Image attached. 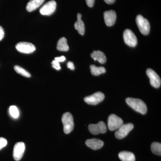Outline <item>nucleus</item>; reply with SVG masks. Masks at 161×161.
<instances>
[{"instance_id": "1", "label": "nucleus", "mask_w": 161, "mask_h": 161, "mask_svg": "<svg viewBox=\"0 0 161 161\" xmlns=\"http://www.w3.org/2000/svg\"><path fill=\"white\" fill-rule=\"evenodd\" d=\"M126 102L128 105L136 112L143 115L147 113V106L142 100L138 98H128L126 99Z\"/></svg>"}, {"instance_id": "2", "label": "nucleus", "mask_w": 161, "mask_h": 161, "mask_svg": "<svg viewBox=\"0 0 161 161\" xmlns=\"http://www.w3.org/2000/svg\"><path fill=\"white\" fill-rule=\"evenodd\" d=\"M61 120L64 126V133L66 134L70 133L74 128L73 115L69 112H66L62 115Z\"/></svg>"}, {"instance_id": "3", "label": "nucleus", "mask_w": 161, "mask_h": 161, "mask_svg": "<svg viewBox=\"0 0 161 161\" xmlns=\"http://www.w3.org/2000/svg\"><path fill=\"white\" fill-rule=\"evenodd\" d=\"M136 24L139 29L143 35H147L150 33V24L148 20L142 15H138L136 18Z\"/></svg>"}, {"instance_id": "4", "label": "nucleus", "mask_w": 161, "mask_h": 161, "mask_svg": "<svg viewBox=\"0 0 161 161\" xmlns=\"http://www.w3.org/2000/svg\"><path fill=\"white\" fill-rule=\"evenodd\" d=\"M123 123L122 119L115 114H111L108 119V127L110 131L117 130Z\"/></svg>"}, {"instance_id": "5", "label": "nucleus", "mask_w": 161, "mask_h": 161, "mask_svg": "<svg viewBox=\"0 0 161 161\" xmlns=\"http://www.w3.org/2000/svg\"><path fill=\"white\" fill-rule=\"evenodd\" d=\"M123 38L125 43L129 46L134 47L137 44V38L131 30L127 29L124 31Z\"/></svg>"}, {"instance_id": "6", "label": "nucleus", "mask_w": 161, "mask_h": 161, "mask_svg": "<svg viewBox=\"0 0 161 161\" xmlns=\"http://www.w3.org/2000/svg\"><path fill=\"white\" fill-rule=\"evenodd\" d=\"M134 125L132 123L125 124L122 125L115 132V136L118 139H122L125 138L129 134V132L132 130Z\"/></svg>"}, {"instance_id": "7", "label": "nucleus", "mask_w": 161, "mask_h": 161, "mask_svg": "<svg viewBox=\"0 0 161 161\" xmlns=\"http://www.w3.org/2000/svg\"><path fill=\"white\" fill-rule=\"evenodd\" d=\"M16 48L20 53L26 54L33 53L36 49L35 45L32 43L25 42L17 43L16 45Z\"/></svg>"}, {"instance_id": "8", "label": "nucleus", "mask_w": 161, "mask_h": 161, "mask_svg": "<svg viewBox=\"0 0 161 161\" xmlns=\"http://www.w3.org/2000/svg\"><path fill=\"white\" fill-rule=\"evenodd\" d=\"M105 95L101 92H96L90 96H87L84 98V101L90 105L98 104L104 99Z\"/></svg>"}, {"instance_id": "9", "label": "nucleus", "mask_w": 161, "mask_h": 161, "mask_svg": "<svg viewBox=\"0 0 161 161\" xmlns=\"http://www.w3.org/2000/svg\"><path fill=\"white\" fill-rule=\"evenodd\" d=\"M88 129L90 132L94 135L105 133L107 130L106 124L103 121H100L97 124H91L89 125Z\"/></svg>"}, {"instance_id": "10", "label": "nucleus", "mask_w": 161, "mask_h": 161, "mask_svg": "<svg viewBox=\"0 0 161 161\" xmlns=\"http://www.w3.org/2000/svg\"><path fill=\"white\" fill-rule=\"evenodd\" d=\"M57 7V3L54 0L46 3L40 9V13L43 15H50L54 12Z\"/></svg>"}, {"instance_id": "11", "label": "nucleus", "mask_w": 161, "mask_h": 161, "mask_svg": "<svg viewBox=\"0 0 161 161\" xmlns=\"http://www.w3.org/2000/svg\"><path fill=\"white\" fill-rule=\"evenodd\" d=\"M147 76L150 80V83L152 86L155 88H159L161 86L160 78L158 75L153 70L148 69L147 71Z\"/></svg>"}, {"instance_id": "12", "label": "nucleus", "mask_w": 161, "mask_h": 161, "mask_svg": "<svg viewBox=\"0 0 161 161\" xmlns=\"http://www.w3.org/2000/svg\"><path fill=\"white\" fill-rule=\"evenodd\" d=\"M25 150V144L22 142L17 143L14 145L13 150V157L15 161H19L23 157Z\"/></svg>"}, {"instance_id": "13", "label": "nucleus", "mask_w": 161, "mask_h": 161, "mask_svg": "<svg viewBox=\"0 0 161 161\" xmlns=\"http://www.w3.org/2000/svg\"><path fill=\"white\" fill-rule=\"evenodd\" d=\"M104 19L107 26H113L115 23L116 19V14L113 10H108L104 13Z\"/></svg>"}, {"instance_id": "14", "label": "nucleus", "mask_w": 161, "mask_h": 161, "mask_svg": "<svg viewBox=\"0 0 161 161\" xmlns=\"http://www.w3.org/2000/svg\"><path fill=\"white\" fill-rule=\"evenodd\" d=\"M86 144L88 147L94 150H97L102 148L104 142L102 141L97 139L87 140Z\"/></svg>"}, {"instance_id": "15", "label": "nucleus", "mask_w": 161, "mask_h": 161, "mask_svg": "<svg viewBox=\"0 0 161 161\" xmlns=\"http://www.w3.org/2000/svg\"><path fill=\"white\" fill-rule=\"evenodd\" d=\"M91 57L95 61L98 60L101 64H104L106 62V57L103 52L101 51H94L91 54Z\"/></svg>"}, {"instance_id": "16", "label": "nucleus", "mask_w": 161, "mask_h": 161, "mask_svg": "<svg viewBox=\"0 0 161 161\" xmlns=\"http://www.w3.org/2000/svg\"><path fill=\"white\" fill-rule=\"evenodd\" d=\"M44 1L45 0H30L26 5V10L30 12L36 10L43 4Z\"/></svg>"}, {"instance_id": "17", "label": "nucleus", "mask_w": 161, "mask_h": 161, "mask_svg": "<svg viewBox=\"0 0 161 161\" xmlns=\"http://www.w3.org/2000/svg\"><path fill=\"white\" fill-rule=\"evenodd\" d=\"M75 28L78 31L80 35H83L85 31L84 23L81 20V14L78 13L77 15V21L75 24Z\"/></svg>"}, {"instance_id": "18", "label": "nucleus", "mask_w": 161, "mask_h": 161, "mask_svg": "<svg viewBox=\"0 0 161 161\" xmlns=\"http://www.w3.org/2000/svg\"><path fill=\"white\" fill-rule=\"evenodd\" d=\"M119 157L122 161H135L134 154L128 151H122L119 153Z\"/></svg>"}, {"instance_id": "19", "label": "nucleus", "mask_w": 161, "mask_h": 161, "mask_svg": "<svg viewBox=\"0 0 161 161\" xmlns=\"http://www.w3.org/2000/svg\"><path fill=\"white\" fill-rule=\"evenodd\" d=\"M57 49L60 51L66 52L69 49L66 38L62 37L58 40L57 47Z\"/></svg>"}, {"instance_id": "20", "label": "nucleus", "mask_w": 161, "mask_h": 161, "mask_svg": "<svg viewBox=\"0 0 161 161\" xmlns=\"http://www.w3.org/2000/svg\"><path fill=\"white\" fill-rule=\"evenodd\" d=\"M90 68L92 75L95 76H98L106 72V70L103 67H96L95 65H92L90 66Z\"/></svg>"}, {"instance_id": "21", "label": "nucleus", "mask_w": 161, "mask_h": 161, "mask_svg": "<svg viewBox=\"0 0 161 161\" xmlns=\"http://www.w3.org/2000/svg\"><path fill=\"white\" fill-rule=\"evenodd\" d=\"M151 150L152 152L156 155H161V144L158 142L153 143L151 144Z\"/></svg>"}, {"instance_id": "22", "label": "nucleus", "mask_w": 161, "mask_h": 161, "mask_svg": "<svg viewBox=\"0 0 161 161\" xmlns=\"http://www.w3.org/2000/svg\"><path fill=\"white\" fill-rule=\"evenodd\" d=\"M14 69L15 71L19 75L26 78H30L31 77V75L30 74L29 72H27L25 69L21 67L19 65H15L14 67Z\"/></svg>"}, {"instance_id": "23", "label": "nucleus", "mask_w": 161, "mask_h": 161, "mask_svg": "<svg viewBox=\"0 0 161 161\" xmlns=\"http://www.w3.org/2000/svg\"><path fill=\"white\" fill-rule=\"evenodd\" d=\"M9 112L13 118L17 119L19 116V112L15 106H11L9 107Z\"/></svg>"}, {"instance_id": "24", "label": "nucleus", "mask_w": 161, "mask_h": 161, "mask_svg": "<svg viewBox=\"0 0 161 161\" xmlns=\"http://www.w3.org/2000/svg\"><path fill=\"white\" fill-rule=\"evenodd\" d=\"M52 66L57 70H59L61 69V67L60 66V63L56 60H53L52 62Z\"/></svg>"}, {"instance_id": "25", "label": "nucleus", "mask_w": 161, "mask_h": 161, "mask_svg": "<svg viewBox=\"0 0 161 161\" xmlns=\"http://www.w3.org/2000/svg\"><path fill=\"white\" fill-rule=\"evenodd\" d=\"M7 144V141L3 137H0V150L6 147Z\"/></svg>"}, {"instance_id": "26", "label": "nucleus", "mask_w": 161, "mask_h": 161, "mask_svg": "<svg viewBox=\"0 0 161 161\" xmlns=\"http://www.w3.org/2000/svg\"><path fill=\"white\" fill-rule=\"evenodd\" d=\"M87 5L90 7H92L94 6L95 0H86Z\"/></svg>"}, {"instance_id": "27", "label": "nucleus", "mask_w": 161, "mask_h": 161, "mask_svg": "<svg viewBox=\"0 0 161 161\" xmlns=\"http://www.w3.org/2000/svg\"><path fill=\"white\" fill-rule=\"evenodd\" d=\"M66 60V58L64 56H62L60 57H58V58H55V60L56 61H58V62H62L65 61Z\"/></svg>"}, {"instance_id": "28", "label": "nucleus", "mask_w": 161, "mask_h": 161, "mask_svg": "<svg viewBox=\"0 0 161 161\" xmlns=\"http://www.w3.org/2000/svg\"><path fill=\"white\" fill-rule=\"evenodd\" d=\"M67 65L68 68L69 69H70L72 70L75 69L74 64L73 63V62H71V61H69V62H68Z\"/></svg>"}, {"instance_id": "29", "label": "nucleus", "mask_w": 161, "mask_h": 161, "mask_svg": "<svg viewBox=\"0 0 161 161\" xmlns=\"http://www.w3.org/2000/svg\"><path fill=\"white\" fill-rule=\"evenodd\" d=\"M5 36V32H4V29L2 26H0V41H1Z\"/></svg>"}, {"instance_id": "30", "label": "nucleus", "mask_w": 161, "mask_h": 161, "mask_svg": "<svg viewBox=\"0 0 161 161\" xmlns=\"http://www.w3.org/2000/svg\"><path fill=\"white\" fill-rule=\"evenodd\" d=\"M104 1L107 4H111L114 3L115 0H104Z\"/></svg>"}]
</instances>
